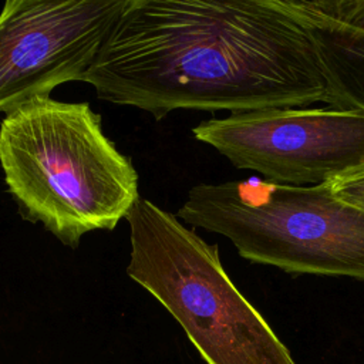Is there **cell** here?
Returning a JSON list of instances; mask_svg holds the SVG:
<instances>
[{
	"label": "cell",
	"instance_id": "cell-1",
	"mask_svg": "<svg viewBox=\"0 0 364 364\" xmlns=\"http://www.w3.org/2000/svg\"><path fill=\"white\" fill-rule=\"evenodd\" d=\"M84 82L155 119L333 102L314 37L283 0H125Z\"/></svg>",
	"mask_w": 364,
	"mask_h": 364
},
{
	"label": "cell",
	"instance_id": "cell-5",
	"mask_svg": "<svg viewBox=\"0 0 364 364\" xmlns=\"http://www.w3.org/2000/svg\"><path fill=\"white\" fill-rule=\"evenodd\" d=\"M192 134L236 168L280 185H323L364 165V111H240L202 121Z\"/></svg>",
	"mask_w": 364,
	"mask_h": 364
},
{
	"label": "cell",
	"instance_id": "cell-8",
	"mask_svg": "<svg viewBox=\"0 0 364 364\" xmlns=\"http://www.w3.org/2000/svg\"><path fill=\"white\" fill-rule=\"evenodd\" d=\"M286 3L303 14L364 33V0H286Z\"/></svg>",
	"mask_w": 364,
	"mask_h": 364
},
{
	"label": "cell",
	"instance_id": "cell-7",
	"mask_svg": "<svg viewBox=\"0 0 364 364\" xmlns=\"http://www.w3.org/2000/svg\"><path fill=\"white\" fill-rule=\"evenodd\" d=\"M309 26L331 87L334 109L364 111V33L291 9Z\"/></svg>",
	"mask_w": 364,
	"mask_h": 364
},
{
	"label": "cell",
	"instance_id": "cell-9",
	"mask_svg": "<svg viewBox=\"0 0 364 364\" xmlns=\"http://www.w3.org/2000/svg\"><path fill=\"white\" fill-rule=\"evenodd\" d=\"M327 185L336 198L364 210V165L328 181Z\"/></svg>",
	"mask_w": 364,
	"mask_h": 364
},
{
	"label": "cell",
	"instance_id": "cell-6",
	"mask_svg": "<svg viewBox=\"0 0 364 364\" xmlns=\"http://www.w3.org/2000/svg\"><path fill=\"white\" fill-rule=\"evenodd\" d=\"M125 0H9L0 13V112L82 81Z\"/></svg>",
	"mask_w": 364,
	"mask_h": 364
},
{
	"label": "cell",
	"instance_id": "cell-4",
	"mask_svg": "<svg viewBox=\"0 0 364 364\" xmlns=\"http://www.w3.org/2000/svg\"><path fill=\"white\" fill-rule=\"evenodd\" d=\"M175 215L228 237L253 263L364 282V210L336 198L327 183H198Z\"/></svg>",
	"mask_w": 364,
	"mask_h": 364
},
{
	"label": "cell",
	"instance_id": "cell-2",
	"mask_svg": "<svg viewBox=\"0 0 364 364\" xmlns=\"http://www.w3.org/2000/svg\"><path fill=\"white\" fill-rule=\"evenodd\" d=\"M0 166L20 216L71 249L85 233L112 230L141 198L131 158L88 102L38 95L6 114Z\"/></svg>",
	"mask_w": 364,
	"mask_h": 364
},
{
	"label": "cell",
	"instance_id": "cell-3",
	"mask_svg": "<svg viewBox=\"0 0 364 364\" xmlns=\"http://www.w3.org/2000/svg\"><path fill=\"white\" fill-rule=\"evenodd\" d=\"M125 220L128 277L171 313L206 364H296L225 272L218 245L145 198Z\"/></svg>",
	"mask_w": 364,
	"mask_h": 364
}]
</instances>
